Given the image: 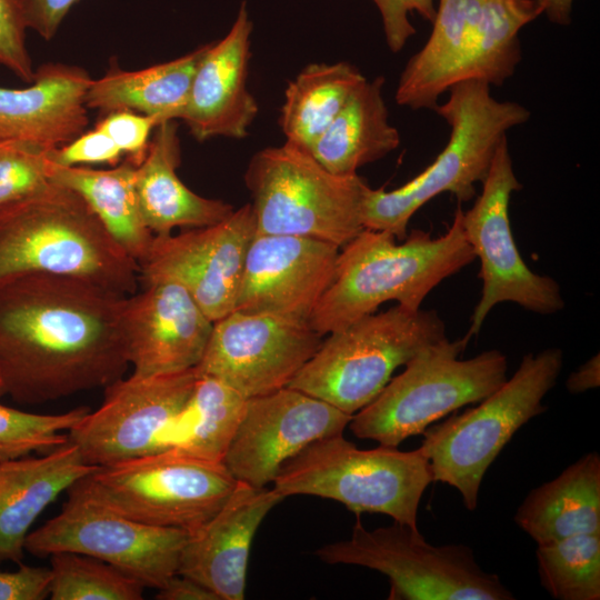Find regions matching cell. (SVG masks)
<instances>
[{
    "instance_id": "obj_13",
    "label": "cell",
    "mask_w": 600,
    "mask_h": 600,
    "mask_svg": "<svg viewBox=\"0 0 600 600\" xmlns=\"http://www.w3.org/2000/svg\"><path fill=\"white\" fill-rule=\"evenodd\" d=\"M189 532L144 524L68 489L61 511L26 538L24 550L37 557L74 552L104 561L160 589L178 574Z\"/></svg>"
},
{
    "instance_id": "obj_40",
    "label": "cell",
    "mask_w": 600,
    "mask_h": 600,
    "mask_svg": "<svg viewBox=\"0 0 600 600\" xmlns=\"http://www.w3.org/2000/svg\"><path fill=\"white\" fill-rule=\"evenodd\" d=\"M381 19L386 41L392 52L403 49L407 41L416 33L408 14L417 11L424 20L433 22L437 6L436 0H372Z\"/></svg>"
},
{
    "instance_id": "obj_16",
    "label": "cell",
    "mask_w": 600,
    "mask_h": 600,
    "mask_svg": "<svg viewBox=\"0 0 600 600\" xmlns=\"http://www.w3.org/2000/svg\"><path fill=\"white\" fill-rule=\"evenodd\" d=\"M256 221L251 203L214 224L154 236L139 279L181 284L212 321L234 310Z\"/></svg>"
},
{
    "instance_id": "obj_36",
    "label": "cell",
    "mask_w": 600,
    "mask_h": 600,
    "mask_svg": "<svg viewBox=\"0 0 600 600\" xmlns=\"http://www.w3.org/2000/svg\"><path fill=\"white\" fill-rule=\"evenodd\" d=\"M51 150L29 141L0 139V207L50 181Z\"/></svg>"
},
{
    "instance_id": "obj_2",
    "label": "cell",
    "mask_w": 600,
    "mask_h": 600,
    "mask_svg": "<svg viewBox=\"0 0 600 600\" xmlns=\"http://www.w3.org/2000/svg\"><path fill=\"white\" fill-rule=\"evenodd\" d=\"M461 214L459 207L448 231L436 239L416 229L397 243L387 231L361 230L340 248L332 281L310 317L311 328L326 336L391 300L420 309L433 288L476 259Z\"/></svg>"
},
{
    "instance_id": "obj_42",
    "label": "cell",
    "mask_w": 600,
    "mask_h": 600,
    "mask_svg": "<svg viewBox=\"0 0 600 600\" xmlns=\"http://www.w3.org/2000/svg\"><path fill=\"white\" fill-rule=\"evenodd\" d=\"M79 0H21L27 29L34 30L44 40H51L63 19Z\"/></svg>"
},
{
    "instance_id": "obj_44",
    "label": "cell",
    "mask_w": 600,
    "mask_h": 600,
    "mask_svg": "<svg viewBox=\"0 0 600 600\" xmlns=\"http://www.w3.org/2000/svg\"><path fill=\"white\" fill-rule=\"evenodd\" d=\"M600 384V357L599 353L581 364L566 381V387L571 393H581L596 389Z\"/></svg>"
},
{
    "instance_id": "obj_43",
    "label": "cell",
    "mask_w": 600,
    "mask_h": 600,
    "mask_svg": "<svg viewBox=\"0 0 600 600\" xmlns=\"http://www.w3.org/2000/svg\"><path fill=\"white\" fill-rule=\"evenodd\" d=\"M156 598L159 600H219L203 584L179 573L158 589Z\"/></svg>"
},
{
    "instance_id": "obj_12",
    "label": "cell",
    "mask_w": 600,
    "mask_h": 600,
    "mask_svg": "<svg viewBox=\"0 0 600 600\" xmlns=\"http://www.w3.org/2000/svg\"><path fill=\"white\" fill-rule=\"evenodd\" d=\"M522 188L516 177L504 137L499 143L482 191L473 206L461 214L468 243L480 260L482 293L476 306L466 337L478 334L492 308L513 302L540 314L563 309L559 283L531 271L522 260L512 236L509 203L512 192Z\"/></svg>"
},
{
    "instance_id": "obj_11",
    "label": "cell",
    "mask_w": 600,
    "mask_h": 600,
    "mask_svg": "<svg viewBox=\"0 0 600 600\" xmlns=\"http://www.w3.org/2000/svg\"><path fill=\"white\" fill-rule=\"evenodd\" d=\"M318 558L384 574L389 600H513L500 578L484 571L462 543L434 546L418 528L393 521L368 530L358 520L348 539L322 546Z\"/></svg>"
},
{
    "instance_id": "obj_15",
    "label": "cell",
    "mask_w": 600,
    "mask_h": 600,
    "mask_svg": "<svg viewBox=\"0 0 600 600\" xmlns=\"http://www.w3.org/2000/svg\"><path fill=\"white\" fill-rule=\"evenodd\" d=\"M321 342L309 322L233 310L213 322L196 370L250 399L288 387Z\"/></svg>"
},
{
    "instance_id": "obj_33",
    "label": "cell",
    "mask_w": 600,
    "mask_h": 600,
    "mask_svg": "<svg viewBox=\"0 0 600 600\" xmlns=\"http://www.w3.org/2000/svg\"><path fill=\"white\" fill-rule=\"evenodd\" d=\"M541 586L558 600L600 599V532L538 544Z\"/></svg>"
},
{
    "instance_id": "obj_34",
    "label": "cell",
    "mask_w": 600,
    "mask_h": 600,
    "mask_svg": "<svg viewBox=\"0 0 600 600\" xmlns=\"http://www.w3.org/2000/svg\"><path fill=\"white\" fill-rule=\"evenodd\" d=\"M52 600H140L144 586L120 569L74 552L50 556Z\"/></svg>"
},
{
    "instance_id": "obj_39",
    "label": "cell",
    "mask_w": 600,
    "mask_h": 600,
    "mask_svg": "<svg viewBox=\"0 0 600 600\" xmlns=\"http://www.w3.org/2000/svg\"><path fill=\"white\" fill-rule=\"evenodd\" d=\"M122 156L113 141L97 127L50 152L53 163L68 167L102 163L113 167L121 162Z\"/></svg>"
},
{
    "instance_id": "obj_27",
    "label": "cell",
    "mask_w": 600,
    "mask_h": 600,
    "mask_svg": "<svg viewBox=\"0 0 600 600\" xmlns=\"http://www.w3.org/2000/svg\"><path fill=\"white\" fill-rule=\"evenodd\" d=\"M206 47L137 71L110 68L103 77L91 80L84 99L87 108L103 114L133 111L151 117L158 124L181 119Z\"/></svg>"
},
{
    "instance_id": "obj_37",
    "label": "cell",
    "mask_w": 600,
    "mask_h": 600,
    "mask_svg": "<svg viewBox=\"0 0 600 600\" xmlns=\"http://www.w3.org/2000/svg\"><path fill=\"white\" fill-rule=\"evenodd\" d=\"M26 30L21 0H0V64L31 83L36 70L26 47Z\"/></svg>"
},
{
    "instance_id": "obj_19",
    "label": "cell",
    "mask_w": 600,
    "mask_h": 600,
    "mask_svg": "<svg viewBox=\"0 0 600 600\" xmlns=\"http://www.w3.org/2000/svg\"><path fill=\"white\" fill-rule=\"evenodd\" d=\"M212 328L213 322L178 282H143L140 292L126 298L123 309L132 373L157 376L196 368Z\"/></svg>"
},
{
    "instance_id": "obj_22",
    "label": "cell",
    "mask_w": 600,
    "mask_h": 600,
    "mask_svg": "<svg viewBox=\"0 0 600 600\" xmlns=\"http://www.w3.org/2000/svg\"><path fill=\"white\" fill-rule=\"evenodd\" d=\"M88 72L63 63H46L22 89L0 87V139L59 148L84 132Z\"/></svg>"
},
{
    "instance_id": "obj_3",
    "label": "cell",
    "mask_w": 600,
    "mask_h": 600,
    "mask_svg": "<svg viewBox=\"0 0 600 600\" xmlns=\"http://www.w3.org/2000/svg\"><path fill=\"white\" fill-rule=\"evenodd\" d=\"M29 273L77 278L126 296L137 291L139 266L76 191L49 181L0 207V284Z\"/></svg>"
},
{
    "instance_id": "obj_32",
    "label": "cell",
    "mask_w": 600,
    "mask_h": 600,
    "mask_svg": "<svg viewBox=\"0 0 600 600\" xmlns=\"http://www.w3.org/2000/svg\"><path fill=\"white\" fill-rule=\"evenodd\" d=\"M248 398L226 382L199 376L187 407L193 422L171 447L208 460L223 462L243 419Z\"/></svg>"
},
{
    "instance_id": "obj_9",
    "label": "cell",
    "mask_w": 600,
    "mask_h": 600,
    "mask_svg": "<svg viewBox=\"0 0 600 600\" xmlns=\"http://www.w3.org/2000/svg\"><path fill=\"white\" fill-rule=\"evenodd\" d=\"M244 180L256 234L313 238L341 248L364 229L367 181L328 171L291 142L257 152Z\"/></svg>"
},
{
    "instance_id": "obj_30",
    "label": "cell",
    "mask_w": 600,
    "mask_h": 600,
    "mask_svg": "<svg viewBox=\"0 0 600 600\" xmlns=\"http://www.w3.org/2000/svg\"><path fill=\"white\" fill-rule=\"evenodd\" d=\"M366 80L348 62L307 66L286 90L280 126L287 141L309 151Z\"/></svg>"
},
{
    "instance_id": "obj_7",
    "label": "cell",
    "mask_w": 600,
    "mask_h": 600,
    "mask_svg": "<svg viewBox=\"0 0 600 600\" xmlns=\"http://www.w3.org/2000/svg\"><path fill=\"white\" fill-rule=\"evenodd\" d=\"M469 338H448L433 343L391 378L381 392L356 412L348 427L360 439L398 447L421 434L437 420L477 403L500 388L507 378L508 360L499 350L460 359Z\"/></svg>"
},
{
    "instance_id": "obj_46",
    "label": "cell",
    "mask_w": 600,
    "mask_h": 600,
    "mask_svg": "<svg viewBox=\"0 0 600 600\" xmlns=\"http://www.w3.org/2000/svg\"><path fill=\"white\" fill-rule=\"evenodd\" d=\"M6 396V392H4V389H3V386H2V382L0 380V398Z\"/></svg>"
},
{
    "instance_id": "obj_38",
    "label": "cell",
    "mask_w": 600,
    "mask_h": 600,
    "mask_svg": "<svg viewBox=\"0 0 600 600\" xmlns=\"http://www.w3.org/2000/svg\"><path fill=\"white\" fill-rule=\"evenodd\" d=\"M157 126L151 117L128 110L110 112L97 123V128L101 129L123 156L126 154L136 164L143 160L151 140V131Z\"/></svg>"
},
{
    "instance_id": "obj_28",
    "label": "cell",
    "mask_w": 600,
    "mask_h": 600,
    "mask_svg": "<svg viewBox=\"0 0 600 600\" xmlns=\"http://www.w3.org/2000/svg\"><path fill=\"white\" fill-rule=\"evenodd\" d=\"M383 84V77L361 83L310 148L312 157L328 171L354 174L399 147V131L388 120Z\"/></svg>"
},
{
    "instance_id": "obj_23",
    "label": "cell",
    "mask_w": 600,
    "mask_h": 600,
    "mask_svg": "<svg viewBox=\"0 0 600 600\" xmlns=\"http://www.w3.org/2000/svg\"><path fill=\"white\" fill-rule=\"evenodd\" d=\"M97 468L69 440L38 458L0 462V563H21L36 519L62 491Z\"/></svg>"
},
{
    "instance_id": "obj_35",
    "label": "cell",
    "mask_w": 600,
    "mask_h": 600,
    "mask_svg": "<svg viewBox=\"0 0 600 600\" xmlns=\"http://www.w3.org/2000/svg\"><path fill=\"white\" fill-rule=\"evenodd\" d=\"M88 407L42 414L14 409L0 403V462L48 452L68 441L69 431L88 412Z\"/></svg>"
},
{
    "instance_id": "obj_17",
    "label": "cell",
    "mask_w": 600,
    "mask_h": 600,
    "mask_svg": "<svg viewBox=\"0 0 600 600\" xmlns=\"http://www.w3.org/2000/svg\"><path fill=\"white\" fill-rule=\"evenodd\" d=\"M351 418L290 387L250 398L223 463L237 481L264 488L286 461L313 441L343 433Z\"/></svg>"
},
{
    "instance_id": "obj_31",
    "label": "cell",
    "mask_w": 600,
    "mask_h": 600,
    "mask_svg": "<svg viewBox=\"0 0 600 600\" xmlns=\"http://www.w3.org/2000/svg\"><path fill=\"white\" fill-rule=\"evenodd\" d=\"M540 14L537 0H487L478 36L453 84L467 80L503 84L521 60L519 31Z\"/></svg>"
},
{
    "instance_id": "obj_14",
    "label": "cell",
    "mask_w": 600,
    "mask_h": 600,
    "mask_svg": "<svg viewBox=\"0 0 600 600\" xmlns=\"http://www.w3.org/2000/svg\"><path fill=\"white\" fill-rule=\"evenodd\" d=\"M198 379L196 368L120 378L106 387L102 403L68 431L86 462L106 467L158 451V434L178 420Z\"/></svg>"
},
{
    "instance_id": "obj_6",
    "label": "cell",
    "mask_w": 600,
    "mask_h": 600,
    "mask_svg": "<svg viewBox=\"0 0 600 600\" xmlns=\"http://www.w3.org/2000/svg\"><path fill=\"white\" fill-rule=\"evenodd\" d=\"M562 366L559 348L527 353L517 371L479 406L427 428L419 448L433 481L457 489L464 507L474 510L487 470L514 433L546 411L542 401Z\"/></svg>"
},
{
    "instance_id": "obj_21",
    "label": "cell",
    "mask_w": 600,
    "mask_h": 600,
    "mask_svg": "<svg viewBox=\"0 0 600 600\" xmlns=\"http://www.w3.org/2000/svg\"><path fill=\"white\" fill-rule=\"evenodd\" d=\"M251 31L252 21L242 2L229 32L206 47L181 118L199 141L248 134L259 110L247 88Z\"/></svg>"
},
{
    "instance_id": "obj_20",
    "label": "cell",
    "mask_w": 600,
    "mask_h": 600,
    "mask_svg": "<svg viewBox=\"0 0 600 600\" xmlns=\"http://www.w3.org/2000/svg\"><path fill=\"white\" fill-rule=\"evenodd\" d=\"M283 499L274 488L237 481L221 509L189 532L178 573L200 582L219 600L244 599L253 537L268 512Z\"/></svg>"
},
{
    "instance_id": "obj_26",
    "label": "cell",
    "mask_w": 600,
    "mask_h": 600,
    "mask_svg": "<svg viewBox=\"0 0 600 600\" xmlns=\"http://www.w3.org/2000/svg\"><path fill=\"white\" fill-rule=\"evenodd\" d=\"M514 522L537 544L600 532V456L583 454L557 478L532 489Z\"/></svg>"
},
{
    "instance_id": "obj_18",
    "label": "cell",
    "mask_w": 600,
    "mask_h": 600,
    "mask_svg": "<svg viewBox=\"0 0 600 600\" xmlns=\"http://www.w3.org/2000/svg\"><path fill=\"white\" fill-rule=\"evenodd\" d=\"M339 250L313 238L254 234L234 310L309 322L332 281Z\"/></svg>"
},
{
    "instance_id": "obj_4",
    "label": "cell",
    "mask_w": 600,
    "mask_h": 600,
    "mask_svg": "<svg viewBox=\"0 0 600 600\" xmlns=\"http://www.w3.org/2000/svg\"><path fill=\"white\" fill-rule=\"evenodd\" d=\"M449 98L433 110L450 127L444 149L421 173L399 187L368 188L362 221L364 229L387 231L402 241L411 217L440 193H451L459 203L476 196L507 131L524 123L530 112L512 101H498L483 81L467 80L451 86Z\"/></svg>"
},
{
    "instance_id": "obj_8",
    "label": "cell",
    "mask_w": 600,
    "mask_h": 600,
    "mask_svg": "<svg viewBox=\"0 0 600 600\" xmlns=\"http://www.w3.org/2000/svg\"><path fill=\"white\" fill-rule=\"evenodd\" d=\"M288 387L353 416L422 349L447 338L436 310L397 304L330 332Z\"/></svg>"
},
{
    "instance_id": "obj_25",
    "label": "cell",
    "mask_w": 600,
    "mask_h": 600,
    "mask_svg": "<svg viewBox=\"0 0 600 600\" xmlns=\"http://www.w3.org/2000/svg\"><path fill=\"white\" fill-rule=\"evenodd\" d=\"M487 0H439L426 44L401 72L396 102L412 110L432 109L453 84L483 17Z\"/></svg>"
},
{
    "instance_id": "obj_1",
    "label": "cell",
    "mask_w": 600,
    "mask_h": 600,
    "mask_svg": "<svg viewBox=\"0 0 600 600\" xmlns=\"http://www.w3.org/2000/svg\"><path fill=\"white\" fill-rule=\"evenodd\" d=\"M126 296L92 282L29 273L0 284V380L38 404L107 387L129 366Z\"/></svg>"
},
{
    "instance_id": "obj_41",
    "label": "cell",
    "mask_w": 600,
    "mask_h": 600,
    "mask_svg": "<svg viewBox=\"0 0 600 600\" xmlns=\"http://www.w3.org/2000/svg\"><path fill=\"white\" fill-rule=\"evenodd\" d=\"M50 580V568L19 563L16 571H0V600L44 599Z\"/></svg>"
},
{
    "instance_id": "obj_29",
    "label": "cell",
    "mask_w": 600,
    "mask_h": 600,
    "mask_svg": "<svg viewBox=\"0 0 600 600\" xmlns=\"http://www.w3.org/2000/svg\"><path fill=\"white\" fill-rule=\"evenodd\" d=\"M137 166L128 158L110 169L52 162L49 179L76 191L139 266L147 257L154 236L141 217L134 186Z\"/></svg>"
},
{
    "instance_id": "obj_10",
    "label": "cell",
    "mask_w": 600,
    "mask_h": 600,
    "mask_svg": "<svg viewBox=\"0 0 600 600\" xmlns=\"http://www.w3.org/2000/svg\"><path fill=\"white\" fill-rule=\"evenodd\" d=\"M236 484L223 462L169 447L98 467L69 489L134 521L192 532L221 509Z\"/></svg>"
},
{
    "instance_id": "obj_5",
    "label": "cell",
    "mask_w": 600,
    "mask_h": 600,
    "mask_svg": "<svg viewBox=\"0 0 600 600\" xmlns=\"http://www.w3.org/2000/svg\"><path fill=\"white\" fill-rule=\"evenodd\" d=\"M433 482L420 448L359 449L342 433L313 441L281 467L273 488L283 497L316 496L350 511L381 513L418 528L421 498Z\"/></svg>"
},
{
    "instance_id": "obj_24",
    "label": "cell",
    "mask_w": 600,
    "mask_h": 600,
    "mask_svg": "<svg viewBox=\"0 0 600 600\" xmlns=\"http://www.w3.org/2000/svg\"><path fill=\"white\" fill-rule=\"evenodd\" d=\"M176 120L156 127L143 160L136 168L134 186L146 227L153 236L174 228H200L222 221L233 207L201 197L178 177L180 142Z\"/></svg>"
},
{
    "instance_id": "obj_45",
    "label": "cell",
    "mask_w": 600,
    "mask_h": 600,
    "mask_svg": "<svg viewBox=\"0 0 600 600\" xmlns=\"http://www.w3.org/2000/svg\"><path fill=\"white\" fill-rule=\"evenodd\" d=\"M548 19L557 24L567 26L571 22L573 0H537Z\"/></svg>"
}]
</instances>
